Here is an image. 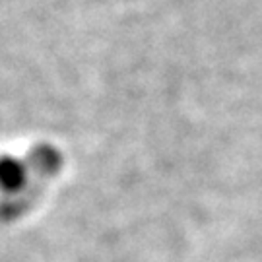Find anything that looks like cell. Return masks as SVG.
<instances>
[{"label":"cell","instance_id":"1","mask_svg":"<svg viewBox=\"0 0 262 262\" xmlns=\"http://www.w3.org/2000/svg\"><path fill=\"white\" fill-rule=\"evenodd\" d=\"M28 181V167L14 156H0V188L16 192Z\"/></svg>","mask_w":262,"mask_h":262}]
</instances>
